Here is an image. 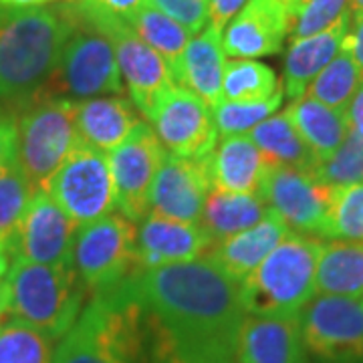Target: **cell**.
Returning a JSON list of instances; mask_svg holds the SVG:
<instances>
[{
	"label": "cell",
	"instance_id": "52a82bcc",
	"mask_svg": "<svg viewBox=\"0 0 363 363\" xmlns=\"http://www.w3.org/2000/svg\"><path fill=\"white\" fill-rule=\"evenodd\" d=\"M73 33L67 39L61 59L45 87L51 95L83 101L104 95H123V81L117 67L116 51L101 30L81 18L73 4Z\"/></svg>",
	"mask_w": 363,
	"mask_h": 363
},
{
	"label": "cell",
	"instance_id": "7c38bea8",
	"mask_svg": "<svg viewBox=\"0 0 363 363\" xmlns=\"http://www.w3.org/2000/svg\"><path fill=\"white\" fill-rule=\"evenodd\" d=\"M335 190L313 178L307 169L269 166L260 196L289 230L315 238L329 236V212Z\"/></svg>",
	"mask_w": 363,
	"mask_h": 363
},
{
	"label": "cell",
	"instance_id": "ab89813d",
	"mask_svg": "<svg viewBox=\"0 0 363 363\" xmlns=\"http://www.w3.org/2000/svg\"><path fill=\"white\" fill-rule=\"evenodd\" d=\"M16 160V117L0 116V168Z\"/></svg>",
	"mask_w": 363,
	"mask_h": 363
},
{
	"label": "cell",
	"instance_id": "44dd1931",
	"mask_svg": "<svg viewBox=\"0 0 363 363\" xmlns=\"http://www.w3.org/2000/svg\"><path fill=\"white\" fill-rule=\"evenodd\" d=\"M350 25L351 14L347 13L323 33L291 40V47L286 49L285 55V71H283V83H281L285 97L298 99L305 95L313 79L317 77L341 51Z\"/></svg>",
	"mask_w": 363,
	"mask_h": 363
},
{
	"label": "cell",
	"instance_id": "ba28073f",
	"mask_svg": "<svg viewBox=\"0 0 363 363\" xmlns=\"http://www.w3.org/2000/svg\"><path fill=\"white\" fill-rule=\"evenodd\" d=\"M81 18L101 30L116 51L121 81L130 91V99L143 119L152 111L157 97L174 85L168 63L121 16L107 13L87 0L71 2Z\"/></svg>",
	"mask_w": 363,
	"mask_h": 363
},
{
	"label": "cell",
	"instance_id": "ee69618b",
	"mask_svg": "<svg viewBox=\"0 0 363 363\" xmlns=\"http://www.w3.org/2000/svg\"><path fill=\"white\" fill-rule=\"evenodd\" d=\"M51 0H0V9H11V11H23V9H39L47 6Z\"/></svg>",
	"mask_w": 363,
	"mask_h": 363
},
{
	"label": "cell",
	"instance_id": "1f68e13d",
	"mask_svg": "<svg viewBox=\"0 0 363 363\" xmlns=\"http://www.w3.org/2000/svg\"><path fill=\"white\" fill-rule=\"evenodd\" d=\"M313 178L337 190L363 182V138L353 130L347 131L339 147L323 160H317L309 169Z\"/></svg>",
	"mask_w": 363,
	"mask_h": 363
},
{
	"label": "cell",
	"instance_id": "f1b7e54d",
	"mask_svg": "<svg viewBox=\"0 0 363 363\" xmlns=\"http://www.w3.org/2000/svg\"><path fill=\"white\" fill-rule=\"evenodd\" d=\"M123 21L138 33V37L143 43H147L154 51L162 55V59L168 63L172 79H174V73L182 61V55L194 35L186 26L169 18L168 14L157 11L150 2L128 16H123Z\"/></svg>",
	"mask_w": 363,
	"mask_h": 363
},
{
	"label": "cell",
	"instance_id": "83f0119b",
	"mask_svg": "<svg viewBox=\"0 0 363 363\" xmlns=\"http://www.w3.org/2000/svg\"><path fill=\"white\" fill-rule=\"evenodd\" d=\"M248 135L271 166H286L309 172L317 162L307 143L303 142V138L289 121L285 111L267 117Z\"/></svg>",
	"mask_w": 363,
	"mask_h": 363
},
{
	"label": "cell",
	"instance_id": "e0dca14e",
	"mask_svg": "<svg viewBox=\"0 0 363 363\" xmlns=\"http://www.w3.org/2000/svg\"><path fill=\"white\" fill-rule=\"evenodd\" d=\"M289 33V13L283 0H248L222 33L224 55L257 59L277 55Z\"/></svg>",
	"mask_w": 363,
	"mask_h": 363
},
{
	"label": "cell",
	"instance_id": "d6a6232c",
	"mask_svg": "<svg viewBox=\"0 0 363 363\" xmlns=\"http://www.w3.org/2000/svg\"><path fill=\"white\" fill-rule=\"evenodd\" d=\"M283 99H285L283 87L267 101H224L222 99L220 104L212 107V116H214L218 135L228 138V135L250 133L260 121L274 116L281 109Z\"/></svg>",
	"mask_w": 363,
	"mask_h": 363
},
{
	"label": "cell",
	"instance_id": "2e32d148",
	"mask_svg": "<svg viewBox=\"0 0 363 363\" xmlns=\"http://www.w3.org/2000/svg\"><path fill=\"white\" fill-rule=\"evenodd\" d=\"M214 247L198 222L174 220L147 212L138 222V260L142 272L202 259Z\"/></svg>",
	"mask_w": 363,
	"mask_h": 363
},
{
	"label": "cell",
	"instance_id": "60d3db41",
	"mask_svg": "<svg viewBox=\"0 0 363 363\" xmlns=\"http://www.w3.org/2000/svg\"><path fill=\"white\" fill-rule=\"evenodd\" d=\"M343 47L351 52V57H353L363 79V16L351 18L350 30H347L345 40H343Z\"/></svg>",
	"mask_w": 363,
	"mask_h": 363
},
{
	"label": "cell",
	"instance_id": "9c48e42d",
	"mask_svg": "<svg viewBox=\"0 0 363 363\" xmlns=\"http://www.w3.org/2000/svg\"><path fill=\"white\" fill-rule=\"evenodd\" d=\"M298 325L317 363H363V298L315 295L298 313Z\"/></svg>",
	"mask_w": 363,
	"mask_h": 363
},
{
	"label": "cell",
	"instance_id": "4fadbf2b",
	"mask_svg": "<svg viewBox=\"0 0 363 363\" xmlns=\"http://www.w3.org/2000/svg\"><path fill=\"white\" fill-rule=\"evenodd\" d=\"M164 154V145L145 119L107 154L116 182L117 210L125 218L140 222L150 212V190Z\"/></svg>",
	"mask_w": 363,
	"mask_h": 363
},
{
	"label": "cell",
	"instance_id": "f6af8a7d",
	"mask_svg": "<svg viewBox=\"0 0 363 363\" xmlns=\"http://www.w3.org/2000/svg\"><path fill=\"white\" fill-rule=\"evenodd\" d=\"M9 269H11V247L9 242L0 240V281L6 277Z\"/></svg>",
	"mask_w": 363,
	"mask_h": 363
},
{
	"label": "cell",
	"instance_id": "d4e9b609",
	"mask_svg": "<svg viewBox=\"0 0 363 363\" xmlns=\"http://www.w3.org/2000/svg\"><path fill=\"white\" fill-rule=\"evenodd\" d=\"M315 291L317 295L363 298V242L339 238L321 242Z\"/></svg>",
	"mask_w": 363,
	"mask_h": 363
},
{
	"label": "cell",
	"instance_id": "74e56055",
	"mask_svg": "<svg viewBox=\"0 0 363 363\" xmlns=\"http://www.w3.org/2000/svg\"><path fill=\"white\" fill-rule=\"evenodd\" d=\"M157 11L168 14L176 23L186 26L192 35L202 33L208 26L210 0H150Z\"/></svg>",
	"mask_w": 363,
	"mask_h": 363
},
{
	"label": "cell",
	"instance_id": "4dcf8cb0",
	"mask_svg": "<svg viewBox=\"0 0 363 363\" xmlns=\"http://www.w3.org/2000/svg\"><path fill=\"white\" fill-rule=\"evenodd\" d=\"M281 83L271 67L255 59H233L226 61L222 99L224 101H267Z\"/></svg>",
	"mask_w": 363,
	"mask_h": 363
},
{
	"label": "cell",
	"instance_id": "cb8c5ba5",
	"mask_svg": "<svg viewBox=\"0 0 363 363\" xmlns=\"http://www.w3.org/2000/svg\"><path fill=\"white\" fill-rule=\"evenodd\" d=\"M51 363H128V357L89 301L75 325L59 339Z\"/></svg>",
	"mask_w": 363,
	"mask_h": 363
},
{
	"label": "cell",
	"instance_id": "ffe728a7",
	"mask_svg": "<svg viewBox=\"0 0 363 363\" xmlns=\"http://www.w3.org/2000/svg\"><path fill=\"white\" fill-rule=\"evenodd\" d=\"M291 233L289 226L274 212H269L252 228L234 234L210 248L206 257L220 271H224L233 281L240 283L271 255L279 242Z\"/></svg>",
	"mask_w": 363,
	"mask_h": 363
},
{
	"label": "cell",
	"instance_id": "d6986e66",
	"mask_svg": "<svg viewBox=\"0 0 363 363\" xmlns=\"http://www.w3.org/2000/svg\"><path fill=\"white\" fill-rule=\"evenodd\" d=\"M204 160L212 188L236 194H260L271 166L248 133L222 138Z\"/></svg>",
	"mask_w": 363,
	"mask_h": 363
},
{
	"label": "cell",
	"instance_id": "5bb4252c",
	"mask_svg": "<svg viewBox=\"0 0 363 363\" xmlns=\"http://www.w3.org/2000/svg\"><path fill=\"white\" fill-rule=\"evenodd\" d=\"M79 224L45 190L35 192L11 240L13 260L63 267L73 264Z\"/></svg>",
	"mask_w": 363,
	"mask_h": 363
},
{
	"label": "cell",
	"instance_id": "8992f818",
	"mask_svg": "<svg viewBox=\"0 0 363 363\" xmlns=\"http://www.w3.org/2000/svg\"><path fill=\"white\" fill-rule=\"evenodd\" d=\"M73 267L91 295L142 274L138 260V222L121 212L81 224L73 242Z\"/></svg>",
	"mask_w": 363,
	"mask_h": 363
},
{
	"label": "cell",
	"instance_id": "3957f363",
	"mask_svg": "<svg viewBox=\"0 0 363 363\" xmlns=\"http://www.w3.org/2000/svg\"><path fill=\"white\" fill-rule=\"evenodd\" d=\"M4 289L6 315L39 329L52 341L75 325L89 293L73 264L51 267L26 260H13Z\"/></svg>",
	"mask_w": 363,
	"mask_h": 363
},
{
	"label": "cell",
	"instance_id": "e575fe53",
	"mask_svg": "<svg viewBox=\"0 0 363 363\" xmlns=\"http://www.w3.org/2000/svg\"><path fill=\"white\" fill-rule=\"evenodd\" d=\"M52 339L11 319L0 331V363H51Z\"/></svg>",
	"mask_w": 363,
	"mask_h": 363
},
{
	"label": "cell",
	"instance_id": "f35d334b",
	"mask_svg": "<svg viewBox=\"0 0 363 363\" xmlns=\"http://www.w3.org/2000/svg\"><path fill=\"white\" fill-rule=\"evenodd\" d=\"M248 0H210L208 4V26L224 33V28L236 14L245 9Z\"/></svg>",
	"mask_w": 363,
	"mask_h": 363
},
{
	"label": "cell",
	"instance_id": "484cf974",
	"mask_svg": "<svg viewBox=\"0 0 363 363\" xmlns=\"http://www.w3.org/2000/svg\"><path fill=\"white\" fill-rule=\"evenodd\" d=\"M271 208L260 194H236L214 190L208 194L200 216V226L208 233L214 245L259 224Z\"/></svg>",
	"mask_w": 363,
	"mask_h": 363
},
{
	"label": "cell",
	"instance_id": "b9f144b4",
	"mask_svg": "<svg viewBox=\"0 0 363 363\" xmlns=\"http://www.w3.org/2000/svg\"><path fill=\"white\" fill-rule=\"evenodd\" d=\"M87 2L99 6V9H104L107 13H113L123 18V16H128L133 11L142 9L143 4H147L150 0H87Z\"/></svg>",
	"mask_w": 363,
	"mask_h": 363
},
{
	"label": "cell",
	"instance_id": "d590c367",
	"mask_svg": "<svg viewBox=\"0 0 363 363\" xmlns=\"http://www.w3.org/2000/svg\"><path fill=\"white\" fill-rule=\"evenodd\" d=\"M327 238L363 242V182L335 190Z\"/></svg>",
	"mask_w": 363,
	"mask_h": 363
},
{
	"label": "cell",
	"instance_id": "681fc988",
	"mask_svg": "<svg viewBox=\"0 0 363 363\" xmlns=\"http://www.w3.org/2000/svg\"><path fill=\"white\" fill-rule=\"evenodd\" d=\"M63 2H67V4H71V2H77V0H63Z\"/></svg>",
	"mask_w": 363,
	"mask_h": 363
},
{
	"label": "cell",
	"instance_id": "4316f807",
	"mask_svg": "<svg viewBox=\"0 0 363 363\" xmlns=\"http://www.w3.org/2000/svg\"><path fill=\"white\" fill-rule=\"evenodd\" d=\"M285 116L317 160L333 154L350 131L345 113L315 101L309 95L293 99Z\"/></svg>",
	"mask_w": 363,
	"mask_h": 363
},
{
	"label": "cell",
	"instance_id": "6da1fadb",
	"mask_svg": "<svg viewBox=\"0 0 363 363\" xmlns=\"http://www.w3.org/2000/svg\"><path fill=\"white\" fill-rule=\"evenodd\" d=\"M135 289L166 329L182 363H236L245 319L240 283L212 260L176 262L135 277Z\"/></svg>",
	"mask_w": 363,
	"mask_h": 363
},
{
	"label": "cell",
	"instance_id": "bcb514c9",
	"mask_svg": "<svg viewBox=\"0 0 363 363\" xmlns=\"http://www.w3.org/2000/svg\"><path fill=\"white\" fill-rule=\"evenodd\" d=\"M350 14L351 18L363 16V0H350Z\"/></svg>",
	"mask_w": 363,
	"mask_h": 363
},
{
	"label": "cell",
	"instance_id": "f546056e",
	"mask_svg": "<svg viewBox=\"0 0 363 363\" xmlns=\"http://www.w3.org/2000/svg\"><path fill=\"white\" fill-rule=\"evenodd\" d=\"M362 81V73L355 65L351 52L345 47H341V51L335 55V59L313 79V83L305 91V95H309L311 99L319 101V104L345 113L350 107L351 97L355 95Z\"/></svg>",
	"mask_w": 363,
	"mask_h": 363
},
{
	"label": "cell",
	"instance_id": "277c9868",
	"mask_svg": "<svg viewBox=\"0 0 363 363\" xmlns=\"http://www.w3.org/2000/svg\"><path fill=\"white\" fill-rule=\"evenodd\" d=\"M321 238L291 233L255 271L240 281V303L248 315L298 317L315 291Z\"/></svg>",
	"mask_w": 363,
	"mask_h": 363
},
{
	"label": "cell",
	"instance_id": "7402d4cb",
	"mask_svg": "<svg viewBox=\"0 0 363 363\" xmlns=\"http://www.w3.org/2000/svg\"><path fill=\"white\" fill-rule=\"evenodd\" d=\"M142 121L130 97L104 95L77 101L79 142L109 154Z\"/></svg>",
	"mask_w": 363,
	"mask_h": 363
},
{
	"label": "cell",
	"instance_id": "30bf717a",
	"mask_svg": "<svg viewBox=\"0 0 363 363\" xmlns=\"http://www.w3.org/2000/svg\"><path fill=\"white\" fill-rule=\"evenodd\" d=\"M45 192L79 226L117 210L116 182L109 157L83 143H79L65 164L57 169Z\"/></svg>",
	"mask_w": 363,
	"mask_h": 363
},
{
	"label": "cell",
	"instance_id": "8fae6325",
	"mask_svg": "<svg viewBox=\"0 0 363 363\" xmlns=\"http://www.w3.org/2000/svg\"><path fill=\"white\" fill-rule=\"evenodd\" d=\"M145 121L154 128L164 150L182 157H206L218 143L212 107L194 91L172 85L164 91Z\"/></svg>",
	"mask_w": 363,
	"mask_h": 363
},
{
	"label": "cell",
	"instance_id": "7a4b0ae2",
	"mask_svg": "<svg viewBox=\"0 0 363 363\" xmlns=\"http://www.w3.org/2000/svg\"><path fill=\"white\" fill-rule=\"evenodd\" d=\"M69 4L0 9V99H30L45 89L73 33Z\"/></svg>",
	"mask_w": 363,
	"mask_h": 363
},
{
	"label": "cell",
	"instance_id": "9a60e30c",
	"mask_svg": "<svg viewBox=\"0 0 363 363\" xmlns=\"http://www.w3.org/2000/svg\"><path fill=\"white\" fill-rule=\"evenodd\" d=\"M212 182L206 160L166 152L150 190V212L184 222H200Z\"/></svg>",
	"mask_w": 363,
	"mask_h": 363
},
{
	"label": "cell",
	"instance_id": "ac0fdd59",
	"mask_svg": "<svg viewBox=\"0 0 363 363\" xmlns=\"http://www.w3.org/2000/svg\"><path fill=\"white\" fill-rule=\"evenodd\" d=\"M236 363H309L298 317L245 315Z\"/></svg>",
	"mask_w": 363,
	"mask_h": 363
},
{
	"label": "cell",
	"instance_id": "836d02e7",
	"mask_svg": "<svg viewBox=\"0 0 363 363\" xmlns=\"http://www.w3.org/2000/svg\"><path fill=\"white\" fill-rule=\"evenodd\" d=\"M35 192L16 160L0 168V240L9 247Z\"/></svg>",
	"mask_w": 363,
	"mask_h": 363
},
{
	"label": "cell",
	"instance_id": "7dc6e473",
	"mask_svg": "<svg viewBox=\"0 0 363 363\" xmlns=\"http://www.w3.org/2000/svg\"><path fill=\"white\" fill-rule=\"evenodd\" d=\"M6 317V289H4V279L0 281V319Z\"/></svg>",
	"mask_w": 363,
	"mask_h": 363
},
{
	"label": "cell",
	"instance_id": "8d00e7d4",
	"mask_svg": "<svg viewBox=\"0 0 363 363\" xmlns=\"http://www.w3.org/2000/svg\"><path fill=\"white\" fill-rule=\"evenodd\" d=\"M347 13L350 0H307L293 16L289 35L295 40L323 33Z\"/></svg>",
	"mask_w": 363,
	"mask_h": 363
},
{
	"label": "cell",
	"instance_id": "c3c4849f",
	"mask_svg": "<svg viewBox=\"0 0 363 363\" xmlns=\"http://www.w3.org/2000/svg\"><path fill=\"white\" fill-rule=\"evenodd\" d=\"M2 327H4V319H0V331H2Z\"/></svg>",
	"mask_w": 363,
	"mask_h": 363
},
{
	"label": "cell",
	"instance_id": "7bdbcfd3",
	"mask_svg": "<svg viewBox=\"0 0 363 363\" xmlns=\"http://www.w3.org/2000/svg\"><path fill=\"white\" fill-rule=\"evenodd\" d=\"M345 117H347L350 130L359 133L363 138V81L362 85L357 87V91H355V95L351 97L350 107L345 111Z\"/></svg>",
	"mask_w": 363,
	"mask_h": 363
},
{
	"label": "cell",
	"instance_id": "603a6c76",
	"mask_svg": "<svg viewBox=\"0 0 363 363\" xmlns=\"http://www.w3.org/2000/svg\"><path fill=\"white\" fill-rule=\"evenodd\" d=\"M224 69L226 55L222 49V33L206 26L188 43L174 73V83L194 91L210 107H214L222 101Z\"/></svg>",
	"mask_w": 363,
	"mask_h": 363
},
{
	"label": "cell",
	"instance_id": "5b68a950",
	"mask_svg": "<svg viewBox=\"0 0 363 363\" xmlns=\"http://www.w3.org/2000/svg\"><path fill=\"white\" fill-rule=\"evenodd\" d=\"M30 99L16 117V162L39 192L81 143L77 101L51 93Z\"/></svg>",
	"mask_w": 363,
	"mask_h": 363
}]
</instances>
